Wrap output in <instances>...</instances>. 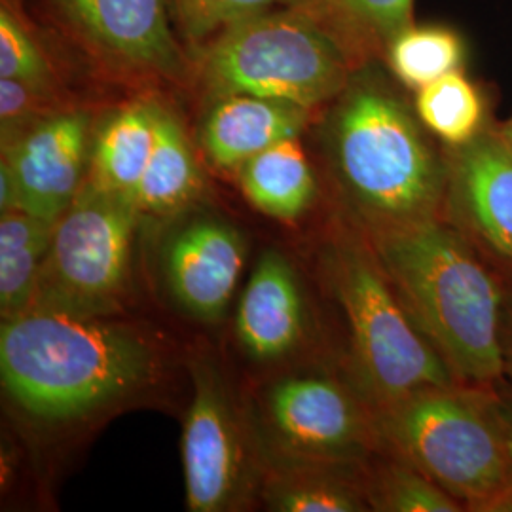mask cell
<instances>
[{
    "mask_svg": "<svg viewBox=\"0 0 512 512\" xmlns=\"http://www.w3.org/2000/svg\"><path fill=\"white\" fill-rule=\"evenodd\" d=\"M384 63L351 74L325 109L323 143L351 222L366 234L444 217V145Z\"/></svg>",
    "mask_w": 512,
    "mask_h": 512,
    "instance_id": "obj_1",
    "label": "cell"
},
{
    "mask_svg": "<svg viewBox=\"0 0 512 512\" xmlns=\"http://www.w3.org/2000/svg\"><path fill=\"white\" fill-rule=\"evenodd\" d=\"M366 236L408 315L454 380L490 389L503 384L507 279L444 217Z\"/></svg>",
    "mask_w": 512,
    "mask_h": 512,
    "instance_id": "obj_2",
    "label": "cell"
},
{
    "mask_svg": "<svg viewBox=\"0 0 512 512\" xmlns=\"http://www.w3.org/2000/svg\"><path fill=\"white\" fill-rule=\"evenodd\" d=\"M156 372L154 344L107 317L31 308L2 319V387L33 420H86L145 389Z\"/></svg>",
    "mask_w": 512,
    "mask_h": 512,
    "instance_id": "obj_3",
    "label": "cell"
},
{
    "mask_svg": "<svg viewBox=\"0 0 512 512\" xmlns=\"http://www.w3.org/2000/svg\"><path fill=\"white\" fill-rule=\"evenodd\" d=\"M380 452L403 459L467 512H495L511 486V452L497 391L427 385L374 410Z\"/></svg>",
    "mask_w": 512,
    "mask_h": 512,
    "instance_id": "obj_4",
    "label": "cell"
},
{
    "mask_svg": "<svg viewBox=\"0 0 512 512\" xmlns=\"http://www.w3.org/2000/svg\"><path fill=\"white\" fill-rule=\"evenodd\" d=\"M323 266L348 325L346 380L372 412L421 387L456 382L408 315L365 230L338 226Z\"/></svg>",
    "mask_w": 512,
    "mask_h": 512,
    "instance_id": "obj_5",
    "label": "cell"
},
{
    "mask_svg": "<svg viewBox=\"0 0 512 512\" xmlns=\"http://www.w3.org/2000/svg\"><path fill=\"white\" fill-rule=\"evenodd\" d=\"M192 88L207 101L256 95L325 110L355 69L293 6L264 10L224 27L192 54Z\"/></svg>",
    "mask_w": 512,
    "mask_h": 512,
    "instance_id": "obj_6",
    "label": "cell"
},
{
    "mask_svg": "<svg viewBox=\"0 0 512 512\" xmlns=\"http://www.w3.org/2000/svg\"><path fill=\"white\" fill-rule=\"evenodd\" d=\"M35 18L99 80L145 93L192 88L169 0H37Z\"/></svg>",
    "mask_w": 512,
    "mask_h": 512,
    "instance_id": "obj_7",
    "label": "cell"
},
{
    "mask_svg": "<svg viewBox=\"0 0 512 512\" xmlns=\"http://www.w3.org/2000/svg\"><path fill=\"white\" fill-rule=\"evenodd\" d=\"M137 203L82 184L54 224L33 308L82 317H110L128 293Z\"/></svg>",
    "mask_w": 512,
    "mask_h": 512,
    "instance_id": "obj_8",
    "label": "cell"
},
{
    "mask_svg": "<svg viewBox=\"0 0 512 512\" xmlns=\"http://www.w3.org/2000/svg\"><path fill=\"white\" fill-rule=\"evenodd\" d=\"M260 416L272 463H366L380 452L372 408L336 376L277 380L264 393Z\"/></svg>",
    "mask_w": 512,
    "mask_h": 512,
    "instance_id": "obj_9",
    "label": "cell"
},
{
    "mask_svg": "<svg viewBox=\"0 0 512 512\" xmlns=\"http://www.w3.org/2000/svg\"><path fill=\"white\" fill-rule=\"evenodd\" d=\"M194 393L183 427L186 505L192 512L236 509L251 486V454L219 372L209 363L192 368Z\"/></svg>",
    "mask_w": 512,
    "mask_h": 512,
    "instance_id": "obj_10",
    "label": "cell"
},
{
    "mask_svg": "<svg viewBox=\"0 0 512 512\" xmlns=\"http://www.w3.org/2000/svg\"><path fill=\"white\" fill-rule=\"evenodd\" d=\"M444 219L512 283V148L492 116L473 141L444 147Z\"/></svg>",
    "mask_w": 512,
    "mask_h": 512,
    "instance_id": "obj_11",
    "label": "cell"
},
{
    "mask_svg": "<svg viewBox=\"0 0 512 512\" xmlns=\"http://www.w3.org/2000/svg\"><path fill=\"white\" fill-rule=\"evenodd\" d=\"M92 143V112L74 107L40 120L2 148L18 183L19 209L55 224L88 179Z\"/></svg>",
    "mask_w": 512,
    "mask_h": 512,
    "instance_id": "obj_12",
    "label": "cell"
},
{
    "mask_svg": "<svg viewBox=\"0 0 512 512\" xmlns=\"http://www.w3.org/2000/svg\"><path fill=\"white\" fill-rule=\"evenodd\" d=\"M247 243L236 226L213 217L186 222L165 245L169 293L200 321L220 319L236 293Z\"/></svg>",
    "mask_w": 512,
    "mask_h": 512,
    "instance_id": "obj_13",
    "label": "cell"
},
{
    "mask_svg": "<svg viewBox=\"0 0 512 512\" xmlns=\"http://www.w3.org/2000/svg\"><path fill=\"white\" fill-rule=\"evenodd\" d=\"M239 344L255 361L289 355L306 332V302L293 266L277 251L258 258L236 319Z\"/></svg>",
    "mask_w": 512,
    "mask_h": 512,
    "instance_id": "obj_14",
    "label": "cell"
},
{
    "mask_svg": "<svg viewBox=\"0 0 512 512\" xmlns=\"http://www.w3.org/2000/svg\"><path fill=\"white\" fill-rule=\"evenodd\" d=\"M313 112L287 101L256 95H222L209 101L200 145L207 160L222 171H238L266 148L300 137Z\"/></svg>",
    "mask_w": 512,
    "mask_h": 512,
    "instance_id": "obj_15",
    "label": "cell"
},
{
    "mask_svg": "<svg viewBox=\"0 0 512 512\" xmlns=\"http://www.w3.org/2000/svg\"><path fill=\"white\" fill-rule=\"evenodd\" d=\"M357 71L384 63L391 44L416 25L414 0H293Z\"/></svg>",
    "mask_w": 512,
    "mask_h": 512,
    "instance_id": "obj_16",
    "label": "cell"
},
{
    "mask_svg": "<svg viewBox=\"0 0 512 512\" xmlns=\"http://www.w3.org/2000/svg\"><path fill=\"white\" fill-rule=\"evenodd\" d=\"M160 99L154 93L135 97L114 109L93 131L88 179L99 188L137 203L156 137Z\"/></svg>",
    "mask_w": 512,
    "mask_h": 512,
    "instance_id": "obj_17",
    "label": "cell"
},
{
    "mask_svg": "<svg viewBox=\"0 0 512 512\" xmlns=\"http://www.w3.org/2000/svg\"><path fill=\"white\" fill-rule=\"evenodd\" d=\"M366 463H272L264 501L279 512L372 511Z\"/></svg>",
    "mask_w": 512,
    "mask_h": 512,
    "instance_id": "obj_18",
    "label": "cell"
},
{
    "mask_svg": "<svg viewBox=\"0 0 512 512\" xmlns=\"http://www.w3.org/2000/svg\"><path fill=\"white\" fill-rule=\"evenodd\" d=\"M203 188L202 169L177 112L160 101L154 147L137 194L141 215L167 217L194 202Z\"/></svg>",
    "mask_w": 512,
    "mask_h": 512,
    "instance_id": "obj_19",
    "label": "cell"
},
{
    "mask_svg": "<svg viewBox=\"0 0 512 512\" xmlns=\"http://www.w3.org/2000/svg\"><path fill=\"white\" fill-rule=\"evenodd\" d=\"M238 179L249 203L277 220L302 217L317 194V177L300 137L256 154L239 167Z\"/></svg>",
    "mask_w": 512,
    "mask_h": 512,
    "instance_id": "obj_20",
    "label": "cell"
},
{
    "mask_svg": "<svg viewBox=\"0 0 512 512\" xmlns=\"http://www.w3.org/2000/svg\"><path fill=\"white\" fill-rule=\"evenodd\" d=\"M67 54L59 38L25 12L23 0H0V78L65 93Z\"/></svg>",
    "mask_w": 512,
    "mask_h": 512,
    "instance_id": "obj_21",
    "label": "cell"
},
{
    "mask_svg": "<svg viewBox=\"0 0 512 512\" xmlns=\"http://www.w3.org/2000/svg\"><path fill=\"white\" fill-rule=\"evenodd\" d=\"M54 224L14 209L0 217V313L2 319L31 310L50 251Z\"/></svg>",
    "mask_w": 512,
    "mask_h": 512,
    "instance_id": "obj_22",
    "label": "cell"
},
{
    "mask_svg": "<svg viewBox=\"0 0 512 512\" xmlns=\"http://www.w3.org/2000/svg\"><path fill=\"white\" fill-rule=\"evenodd\" d=\"M421 124L444 147L473 141L495 116L492 95L463 69L444 74L414 95Z\"/></svg>",
    "mask_w": 512,
    "mask_h": 512,
    "instance_id": "obj_23",
    "label": "cell"
},
{
    "mask_svg": "<svg viewBox=\"0 0 512 512\" xmlns=\"http://www.w3.org/2000/svg\"><path fill=\"white\" fill-rule=\"evenodd\" d=\"M384 65L406 90L418 92L440 76L463 69L465 42L450 27L412 25L391 44Z\"/></svg>",
    "mask_w": 512,
    "mask_h": 512,
    "instance_id": "obj_24",
    "label": "cell"
},
{
    "mask_svg": "<svg viewBox=\"0 0 512 512\" xmlns=\"http://www.w3.org/2000/svg\"><path fill=\"white\" fill-rule=\"evenodd\" d=\"M378 465L366 463V494L372 511L467 512L429 476L403 459L380 452Z\"/></svg>",
    "mask_w": 512,
    "mask_h": 512,
    "instance_id": "obj_25",
    "label": "cell"
},
{
    "mask_svg": "<svg viewBox=\"0 0 512 512\" xmlns=\"http://www.w3.org/2000/svg\"><path fill=\"white\" fill-rule=\"evenodd\" d=\"M291 2L293 0H169L175 29L190 54L230 23L264 10L291 6Z\"/></svg>",
    "mask_w": 512,
    "mask_h": 512,
    "instance_id": "obj_26",
    "label": "cell"
},
{
    "mask_svg": "<svg viewBox=\"0 0 512 512\" xmlns=\"http://www.w3.org/2000/svg\"><path fill=\"white\" fill-rule=\"evenodd\" d=\"M76 105L61 92L40 90L19 80L0 78V139L2 148L10 147L19 135L40 120Z\"/></svg>",
    "mask_w": 512,
    "mask_h": 512,
    "instance_id": "obj_27",
    "label": "cell"
},
{
    "mask_svg": "<svg viewBox=\"0 0 512 512\" xmlns=\"http://www.w3.org/2000/svg\"><path fill=\"white\" fill-rule=\"evenodd\" d=\"M495 391H497V404H499V412L503 418L509 452H511V486H509L505 497L501 499V503L497 505L495 512H512V384L503 382L495 387Z\"/></svg>",
    "mask_w": 512,
    "mask_h": 512,
    "instance_id": "obj_28",
    "label": "cell"
},
{
    "mask_svg": "<svg viewBox=\"0 0 512 512\" xmlns=\"http://www.w3.org/2000/svg\"><path fill=\"white\" fill-rule=\"evenodd\" d=\"M19 209V192L16 177L10 164L2 158L0 162V213Z\"/></svg>",
    "mask_w": 512,
    "mask_h": 512,
    "instance_id": "obj_29",
    "label": "cell"
},
{
    "mask_svg": "<svg viewBox=\"0 0 512 512\" xmlns=\"http://www.w3.org/2000/svg\"><path fill=\"white\" fill-rule=\"evenodd\" d=\"M501 346H503V374H505V382L512 384V283H509V291H507Z\"/></svg>",
    "mask_w": 512,
    "mask_h": 512,
    "instance_id": "obj_30",
    "label": "cell"
},
{
    "mask_svg": "<svg viewBox=\"0 0 512 512\" xmlns=\"http://www.w3.org/2000/svg\"><path fill=\"white\" fill-rule=\"evenodd\" d=\"M501 131H503V135H505V139H507L509 147L512 148V116L509 120L501 122Z\"/></svg>",
    "mask_w": 512,
    "mask_h": 512,
    "instance_id": "obj_31",
    "label": "cell"
}]
</instances>
